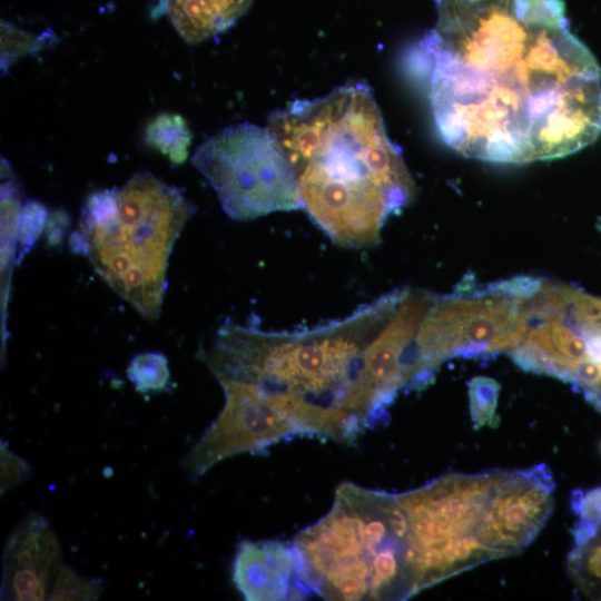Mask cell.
<instances>
[{"mask_svg":"<svg viewBox=\"0 0 601 601\" xmlns=\"http://www.w3.org/2000/svg\"><path fill=\"white\" fill-rule=\"evenodd\" d=\"M267 128L296 169L304 208L337 245L368 247L405 207L413 180L370 87L349 82L272 114Z\"/></svg>","mask_w":601,"mask_h":601,"instance_id":"cell-3","label":"cell"},{"mask_svg":"<svg viewBox=\"0 0 601 601\" xmlns=\"http://www.w3.org/2000/svg\"><path fill=\"white\" fill-rule=\"evenodd\" d=\"M531 279L520 276L437 296L416 337L423 373L433 380L450 357L506 353L519 331Z\"/></svg>","mask_w":601,"mask_h":601,"instance_id":"cell-7","label":"cell"},{"mask_svg":"<svg viewBox=\"0 0 601 601\" xmlns=\"http://www.w3.org/2000/svg\"><path fill=\"white\" fill-rule=\"evenodd\" d=\"M421 41L443 141L491 162L564 157L601 134V71L561 0H435Z\"/></svg>","mask_w":601,"mask_h":601,"instance_id":"cell-1","label":"cell"},{"mask_svg":"<svg viewBox=\"0 0 601 601\" xmlns=\"http://www.w3.org/2000/svg\"><path fill=\"white\" fill-rule=\"evenodd\" d=\"M0 453L1 494H3L26 480L31 473V466L3 443H1Z\"/></svg>","mask_w":601,"mask_h":601,"instance_id":"cell-21","label":"cell"},{"mask_svg":"<svg viewBox=\"0 0 601 601\" xmlns=\"http://www.w3.org/2000/svg\"><path fill=\"white\" fill-rule=\"evenodd\" d=\"M127 376L139 393L161 392L170 377L167 358L161 353L138 354L129 363Z\"/></svg>","mask_w":601,"mask_h":601,"instance_id":"cell-16","label":"cell"},{"mask_svg":"<svg viewBox=\"0 0 601 601\" xmlns=\"http://www.w3.org/2000/svg\"><path fill=\"white\" fill-rule=\"evenodd\" d=\"M600 449H601V445H600Z\"/></svg>","mask_w":601,"mask_h":601,"instance_id":"cell-24","label":"cell"},{"mask_svg":"<svg viewBox=\"0 0 601 601\" xmlns=\"http://www.w3.org/2000/svg\"><path fill=\"white\" fill-rule=\"evenodd\" d=\"M233 581L248 601L298 600L314 595L303 581L293 543H239L233 562Z\"/></svg>","mask_w":601,"mask_h":601,"instance_id":"cell-12","label":"cell"},{"mask_svg":"<svg viewBox=\"0 0 601 601\" xmlns=\"http://www.w3.org/2000/svg\"><path fill=\"white\" fill-rule=\"evenodd\" d=\"M254 0H156L154 13L166 14L190 45L203 42L233 27Z\"/></svg>","mask_w":601,"mask_h":601,"instance_id":"cell-13","label":"cell"},{"mask_svg":"<svg viewBox=\"0 0 601 601\" xmlns=\"http://www.w3.org/2000/svg\"><path fill=\"white\" fill-rule=\"evenodd\" d=\"M191 162L233 219L302 208L296 169L268 128L229 126L204 141Z\"/></svg>","mask_w":601,"mask_h":601,"instance_id":"cell-6","label":"cell"},{"mask_svg":"<svg viewBox=\"0 0 601 601\" xmlns=\"http://www.w3.org/2000/svg\"><path fill=\"white\" fill-rule=\"evenodd\" d=\"M554 489L545 464L504 471L489 494L474 534L505 556L521 552L548 521Z\"/></svg>","mask_w":601,"mask_h":601,"instance_id":"cell-10","label":"cell"},{"mask_svg":"<svg viewBox=\"0 0 601 601\" xmlns=\"http://www.w3.org/2000/svg\"><path fill=\"white\" fill-rule=\"evenodd\" d=\"M569 570L585 593H601V526L590 542L570 552Z\"/></svg>","mask_w":601,"mask_h":601,"instance_id":"cell-15","label":"cell"},{"mask_svg":"<svg viewBox=\"0 0 601 601\" xmlns=\"http://www.w3.org/2000/svg\"><path fill=\"white\" fill-rule=\"evenodd\" d=\"M194 211L178 188L150 173H136L119 189L87 198L70 247L87 256L97 274L142 317L156 319L169 256Z\"/></svg>","mask_w":601,"mask_h":601,"instance_id":"cell-5","label":"cell"},{"mask_svg":"<svg viewBox=\"0 0 601 601\" xmlns=\"http://www.w3.org/2000/svg\"><path fill=\"white\" fill-rule=\"evenodd\" d=\"M1 60L2 67L8 66V60H12L13 57L24 55L32 51V48L40 47V40L27 35L13 26H10L7 21L1 23Z\"/></svg>","mask_w":601,"mask_h":601,"instance_id":"cell-20","label":"cell"},{"mask_svg":"<svg viewBox=\"0 0 601 601\" xmlns=\"http://www.w3.org/2000/svg\"><path fill=\"white\" fill-rule=\"evenodd\" d=\"M499 392V383L490 377L476 376L469 383L470 413L475 430L499 425V417L495 413Z\"/></svg>","mask_w":601,"mask_h":601,"instance_id":"cell-17","label":"cell"},{"mask_svg":"<svg viewBox=\"0 0 601 601\" xmlns=\"http://www.w3.org/2000/svg\"><path fill=\"white\" fill-rule=\"evenodd\" d=\"M599 529L600 525L579 519L571 530L575 546L590 542L598 534Z\"/></svg>","mask_w":601,"mask_h":601,"instance_id":"cell-23","label":"cell"},{"mask_svg":"<svg viewBox=\"0 0 601 601\" xmlns=\"http://www.w3.org/2000/svg\"><path fill=\"white\" fill-rule=\"evenodd\" d=\"M225 404L183 460L185 472L197 479L231 456L259 452L297 434L288 418L256 387L220 381Z\"/></svg>","mask_w":601,"mask_h":601,"instance_id":"cell-8","label":"cell"},{"mask_svg":"<svg viewBox=\"0 0 601 601\" xmlns=\"http://www.w3.org/2000/svg\"><path fill=\"white\" fill-rule=\"evenodd\" d=\"M146 141L179 165L188 156L191 132L181 116L160 114L148 125Z\"/></svg>","mask_w":601,"mask_h":601,"instance_id":"cell-14","label":"cell"},{"mask_svg":"<svg viewBox=\"0 0 601 601\" xmlns=\"http://www.w3.org/2000/svg\"><path fill=\"white\" fill-rule=\"evenodd\" d=\"M49 219V211L43 204L28 200L22 204L17 240L20 244L19 259L33 246Z\"/></svg>","mask_w":601,"mask_h":601,"instance_id":"cell-19","label":"cell"},{"mask_svg":"<svg viewBox=\"0 0 601 601\" xmlns=\"http://www.w3.org/2000/svg\"><path fill=\"white\" fill-rule=\"evenodd\" d=\"M570 504L572 512L579 519L601 526V486L583 493L578 489L571 493Z\"/></svg>","mask_w":601,"mask_h":601,"instance_id":"cell-22","label":"cell"},{"mask_svg":"<svg viewBox=\"0 0 601 601\" xmlns=\"http://www.w3.org/2000/svg\"><path fill=\"white\" fill-rule=\"evenodd\" d=\"M503 472L451 473L423 487L396 495L412 528L415 564L422 552L474 533L489 494Z\"/></svg>","mask_w":601,"mask_h":601,"instance_id":"cell-9","label":"cell"},{"mask_svg":"<svg viewBox=\"0 0 601 601\" xmlns=\"http://www.w3.org/2000/svg\"><path fill=\"white\" fill-rule=\"evenodd\" d=\"M104 590V581L80 575L62 564L55 581L50 600H96Z\"/></svg>","mask_w":601,"mask_h":601,"instance_id":"cell-18","label":"cell"},{"mask_svg":"<svg viewBox=\"0 0 601 601\" xmlns=\"http://www.w3.org/2000/svg\"><path fill=\"white\" fill-rule=\"evenodd\" d=\"M402 289L348 316L294 332L227 325L200 357L220 381L253 385L297 434L352 444L375 426L401 391L383 328Z\"/></svg>","mask_w":601,"mask_h":601,"instance_id":"cell-2","label":"cell"},{"mask_svg":"<svg viewBox=\"0 0 601 601\" xmlns=\"http://www.w3.org/2000/svg\"><path fill=\"white\" fill-rule=\"evenodd\" d=\"M302 578L326 600H402L418 593L412 528L396 495L351 482L292 542Z\"/></svg>","mask_w":601,"mask_h":601,"instance_id":"cell-4","label":"cell"},{"mask_svg":"<svg viewBox=\"0 0 601 601\" xmlns=\"http://www.w3.org/2000/svg\"><path fill=\"white\" fill-rule=\"evenodd\" d=\"M61 565L60 543L49 520L31 512L17 524L6 542L1 599H49Z\"/></svg>","mask_w":601,"mask_h":601,"instance_id":"cell-11","label":"cell"}]
</instances>
